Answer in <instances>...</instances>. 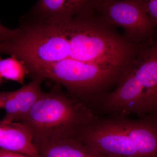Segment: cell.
Here are the masks:
<instances>
[{
	"mask_svg": "<svg viewBox=\"0 0 157 157\" xmlns=\"http://www.w3.org/2000/svg\"><path fill=\"white\" fill-rule=\"evenodd\" d=\"M61 86L56 84L44 92L21 121L32 131L34 144L73 138L97 115L86 104L64 92Z\"/></svg>",
	"mask_w": 157,
	"mask_h": 157,
	"instance_id": "cell-1",
	"label": "cell"
},
{
	"mask_svg": "<svg viewBox=\"0 0 157 157\" xmlns=\"http://www.w3.org/2000/svg\"><path fill=\"white\" fill-rule=\"evenodd\" d=\"M32 76L39 75L65 87L72 98L94 109L101 98L116 86L125 69L63 60L27 66Z\"/></svg>",
	"mask_w": 157,
	"mask_h": 157,
	"instance_id": "cell-2",
	"label": "cell"
},
{
	"mask_svg": "<svg viewBox=\"0 0 157 157\" xmlns=\"http://www.w3.org/2000/svg\"><path fill=\"white\" fill-rule=\"evenodd\" d=\"M92 151L108 157H140L124 128L121 116H96L73 137Z\"/></svg>",
	"mask_w": 157,
	"mask_h": 157,
	"instance_id": "cell-3",
	"label": "cell"
},
{
	"mask_svg": "<svg viewBox=\"0 0 157 157\" xmlns=\"http://www.w3.org/2000/svg\"><path fill=\"white\" fill-rule=\"evenodd\" d=\"M96 10L106 22L121 28L136 44L148 41L157 33V20L144 11L141 0H95Z\"/></svg>",
	"mask_w": 157,
	"mask_h": 157,
	"instance_id": "cell-4",
	"label": "cell"
},
{
	"mask_svg": "<svg viewBox=\"0 0 157 157\" xmlns=\"http://www.w3.org/2000/svg\"><path fill=\"white\" fill-rule=\"evenodd\" d=\"M111 116H127L131 113L145 116L143 89L135 78L130 65L121 76L115 90L103 96L94 109Z\"/></svg>",
	"mask_w": 157,
	"mask_h": 157,
	"instance_id": "cell-5",
	"label": "cell"
},
{
	"mask_svg": "<svg viewBox=\"0 0 157 157\" xmlns=\"http://www.w3.org/2000/svg\"><path fill=\"white\" fill-rule=\"evenodd\" d=\"M130 67L143 89L145 115L157 114V33L139 44Z\"/></svg>",
	"mask_w": 157,
	"mask_h": 157,
	"instance_id": "cell-6",
	"label": "cell"
},
{
	"mask_svg": "<svg viewBox=\"0 0 157 157\" xmlns=\"http://www.w3.org/2000/svg\"><path fill=\"white\" fill-rule=\"evenodd\" d=\"M33 77L29 83L19 89L1 93L0 107L5 110L6 114L0 123L22 121L42 97L44 92L41 86L45 78L39 75Z\"/></svg>",
	"mask_w": 157,
	"mask_h": 157,
	"instance_id": "cell-7",
	"label": "cell"
},
{
	"mask_svg": "<svg viewBox=\"0 0 157 157\" xmlns=\"http://www.w3.org/2000/svg\"><path fill=\"white\" fill-rule=\"evenodd\" d=\"M93 0H40L28 14L21 18V24L58 22L83 12Z\"/></svg>",
	"mask_w": 157,
	"mask_h": 157,
	"instance_id": "cell-8",
	"label": "cell"
},
{
	"mask_svg": "<svg viewBox=\"0 0 157 157\" xmlns=\"http://www.w3.org/2000/svg\"><path fill=\"white\" fill-rule=\"evenodd\" d=\"M122 122L140 157H157V114L138 119L122 116Z\"/></svg>",
	"mask_w": 157,
	"mask_h": 157,
	"instance_id": "cell-9",
	"label": "cell"
},
{
	"mask_svg": "<svg viewBox=\"0 0 157 157\" xmlns=\"http://www.w3.org/2000/svg\"><path fill=\"white\" fill-rule=\"evenodd\" d=\"M0 149L32 157H41L31 129L21 121L0 123Z\"/></svg>",
	"mask_w": 157,
	"mask_h": 157,
	"instance_id": "cell-10",
	"label": "cell"
},
{
	"mask_svg": "<svg viewBox=\"0 0 157 157\" xmlns=\"http://www.w3.org/2000/svg\"><path fill=\"white\" fill-rule=\"evenodd\" d=\"M34 145L41 157H108L94 152L74 138L47 141Z\"/></svg>",
	"mask_w": 157,
	"mask_h": 157,
	"instance_id": "cell-11",
	"label": "cell"
},
{
	"mask_svg": "<svg viewBox=\"0 0 157 157\" xmlns=\"http://www.w3.org/2000/svg\"><path fill=\"white\" fill-rule=\"evenodd\" d=\"M29 73L24 62L14 56L1 60L0 78L3 80L16 81L23 84L26 74Z\"/></svg>",
	"mask_w": 157,
	"mask_h": 157,
	"instance_id": "cell-12",
	"label": "cell"
},
{
	"mask_svg": "<svg viewBox=\"0 0 157 157\" xmlns=\"http://www.w3.org/2000/svg\"><path fill=\"white\" fill-rule=\"evenodd\" d=\"M141 2L146 13L157 20V0H141Z\"/></svg>",
	"mask_w": 157,
	"mask_h": 157,
	"instance_id": "cell-13",
	"label": "cell"
},
{
	"mask_svg": "<svg viewBox=\"0 0 157 157\" xmlns=\"http://www.w3.org/2000/svg\"><path fill=\"white\" fill-rule=\"evenodd\" d=\"M0 157H32L26 155L0 149Z\"/></svg>",
	"mask_w": 157,
	"mask_h": 157,
	"instance_id": "cell-14",
	"label": "cell"
}]
</instances>
